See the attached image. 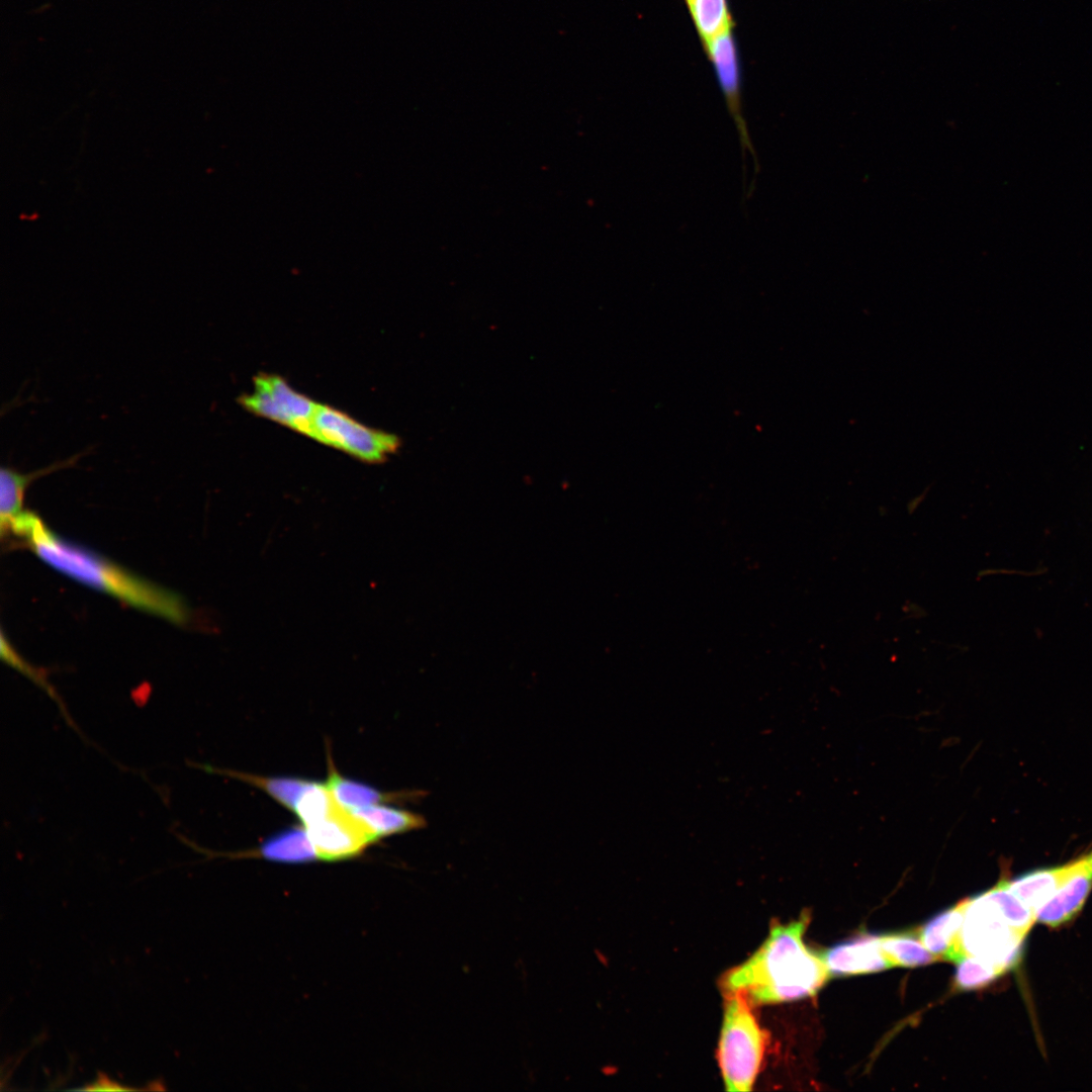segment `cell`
I'll list each match as a JSON object with an SVG mask.
<instances>
[{
  "label": "cell",
  "instance_id": "6da1fadb",
  "mask_svg": "<svg viewBox=\"0 0 1092 1092\" xmlns=\"http://www.w3.org/2000/svg\"><path fill=\"white\" fill-rule=\"evenodd\" d=\"M8 533L21 538L42 561L75 580L173 623L189 619V609L179 595L61 538L32 512L16 516Z\"/></svg>",
  "mask_w": 1092,
  "mask_h": 1092
},
{
  "label": "cell",
  "instance_id": "7a4b0ae2",
  "mask_svg": "<svg viewBox=\"0 0 1092 1092\" xmlns=\"http://www.w3.org/2000/svg\"><path fill=\"white\" fill-rule=\"evenodd\" d=\"M809 921V913H803L797 920L774 924L758 949L724 975V991H738L752 1005L815 995L831 976L821 953L804 942Z\"/></svg>",
  "mask_w": 1092,
  "mask_h": 1092
},
{
  "label": "cell",
  "instance_id": "3957f363",
  "mask_svg": "<svg viewBox=\"0 0 1092 1092\" xmlns=\"http://www.w3.org/2000/svg\"><path fill=\"white\" fill-rule=\"evenodd\" d=\"M718 1062L728 1091H750L763 1060L766 1035L752 1004L738 991L725 992Z\"/></svg>",
  "mask_w": 1092,
  "mask_h": 1092
},
{
  "label": "cell",
  "instance_id": "277c9868",
  "mask_svg": "<svg viewBox=\"0 0 1092 1092\" xmlns=\"http://www.w3.org/2000/svg\"><path fill=\"white\" fill-rule=\"evenodd\" d=\"M1024 938L987 891L967 899L961 931L965 956L978 958L1005 973L1017 963Z\"/></svg>",
  "mask_w": 1092,
  "mask_h": 1092
},
{
  "label": "cell",
  "instance_id": "5b68a950",
  "mask_svg": "<svg viewBox=\"0 0 1092 1092\" xmlns=\"http://www.w3.org/2000/svg\"><path fill=\"white\" fill-rule=\"evenodd\" d=\"M310 438L367 463H380L400 447L393 434L362 425L328 404L317 403Z\"/></svg>",
  "mask_w": 1092,
  "mask_h": 1092
},
{
  "label": "cell",
  "instance_id": "8992f818",
  "mask_svg": "<svg viewBox=\"0 0 1092 1092\" xmlns=\"http://www.w3.org/2000/svg\"><path fill=\"white\" fill-rule=\"evenodd\" d=\"M248 412L266 418L310 438L317 403L294 390L279 375L259 373L254 390L238 397Z\"/></svg>",
  "mask_w": 1092,
  "mask_h": 1092
},
{
  "label": "cell",
  "instance_id": "52a82bcc",
  "mask_svg": "<svg viewBox=\"0 0 1092 1092\" xmlns=\"http://www.w3.org/2000/svg\"><path fill=\"white\" fill-rule=\"evenodd\" d=\"M305 828L318 859L327 861L357 857L378 841L351 811L338 803L323 819Z\"/></svg>",
  "mask_w": 1092,
  "mask_h": 1092
},
{
  "label": "cell",
  "instance_id": "ba28073f",
  "mask_svg": "<svg viewBox=\"0 0 1092 1092\" xmlns=\"http://www.w3.org/2000/svg\"><path fill=\"white\" fill-rule=\"evenodd\" d=\"M705 43L714 63L729 113L738 132L743 160L749 154L757 171L756 154L741 109L738 66L730 29Z\"/></svg>",
  "mask_w": 1092,
  "mask_h": 1092
},
{
  "label": "cell",
  "instance_id": "9c48e42d",
  "mask_svg": "<svg viewBox=\"0 0 1092 1092\" xmlns=\"http://www.w3.org/2000/svg\"><path fill=\"white\" fill-rule=\"evenodd\" d=\"M821 957L831 977L869 974L894 968L879 934L861 932L823 950Z\"/></svg>",
  "mask_w": 1092,
  "mask_h": 1092
},
{
  "label": "cell",
  "instance_id": "30bf717a",
  "mask_svg": "<svg viewBox=\"0 0 1092 1092\" xmlns=\"http://www.w3.org/2000/svg\"><path fill=\"white\" fill-rule=\"evenodd\" d=\"M1092 890V849L1069 862V873L1058 891L1043 904L1037 921L1058 927L1072 920Z\"/></svg>",
  "mask_w": 1092,
  "mask_h": 1092
},
{
  "label": "cell",
  "instance_id": "8fae6325",
  "mask_svg": "<svg viewBox=\"0 0 1092 1092\" xmlns=\"http://www.w3.org/2000/svg\"><path fill=\"white\" fill-rule=\"evenodd\" d=\"M967 899L937 913L917 931L925 947L938 961L957 963L965 957L961 943Z\"/></svg>",
  "mask_w": 1092,
  "mask_h": 1092
},
{
  "label": "cell",
  "instance_id": "7c38bea8",
  "mask_svg": "<svg viewBox=\"0 0 1092 1092\" xmlns=\"http://www.w3.org/2000/svg\"><path fill=\"white\" fill-rule=\"evenodd\" d=\"M83 453L85 452L77 453L65 460L55 462L49 466L28 473H20L10 467H1L0 529L2 536L8 533L12 520L23 511L22 504L27 486L40 476L60 469L72 467L84 455Z\"/></svg>",
  "mask_w": 1092,
  "mask_h": 1092
},
{
  "label": "cell",
  "instance_id": "4fadbf2b",
  "mask_svg": "<svg viewBox=\"0 0 1092 1092\" xmlns=\"http://www.w3.org/2000/svg\"><path fill=\"white\" fill-rule=\"evenodd\" d=\"M328 758L329 772L325 782L335 801L343 808L353 811L372 805L411 800L420 792H382L376 788L342 776Z\"/></svg>",
  "mask_w": 1092,
  "mask_h": 1092
},
{
  "label": "cell",
  "instance_id": "5bb4252c",
  "mask_svg": "<svg viewBox=\"0 0 1092 1092\" xmlns=\"http://www.w3.org/2000/svg\"><path fill=\"white\" fill-rule=\"evenodd\" d=\"M245 854L289 864L307 863L318 859L304 825L285 828L265 839L257 849Z\"/></svg>",
  "mask_w": 1092,
  "mask_h": 1092
},
{
  "label": "cell",
  "instance_id": "9a60e30c",
  "mask_svg": "<svg viewBox=\"0 0 1092 1092\" xmlns=\"http://www.w3.org/2000/svg\"><path fill=\"white\" fill-rule=\"evenodd\" d=\"M1068 873L1069 862L1035 870L1006 883L1009 890L1037 917L1039 909L1058 891Z\"/></svg>",
  "mask_w": 1092,
  "mask_h": 1092
},
{
  "label": "cell",
  "instance_id": "2e32d148",
  "mask_svg": "<svg viewBox=\"0 0 1092 1092\" xmlns=\"http://www.w3.org/2000/svg\"><path fill=\"white\" fill-rule=\"evenodd\" d=\"M379 840L383 837L423 828L426 820L420 814L389 807L372 805L351 811Z\"/></svg>",
  "mask_w": 1092,
  "mask_h": 1092
},
{
  "label": "cell",
  "instance_id": "e0dca14e",
  "mask_svg": "<svg viewBox=\"0 0 1092 1092\" xmlns=\"http://www.w3.org/2000/svg\"><path fill=\"white\" fill-rule=\"evenodd\" d=\"M203 767L208 771L225 775L251 784L292 812L302 794L314 783L313 781L293 777H261L230 769Z\"/></svg>",
  "mask_w": 1092,
  "mask_h": 1092
},
{
  "label": "cell",
  "instance_id": "ac0fdd59",
  "mask_svg": "<svg viewBox=\"0 0 1092 1092\" xmlns=\"http://www.w3.org/2000/svg\"><path fill=\"white\" fill-rule=\"evenodd\" d=\"M879 936L881 945L894 967L914 968L938 961L925 947L917 929L882 933Z\"/></svg>",
  "mask_w": 1092,
  "mask_h": 1092
},
{
  "label": "cell",
  "instance_id": "d6986e66",
  "mask_svg": "<svg viewBox=\"0 0 1092 1092\" xmlns=\"http://www.w3.org/2000/svg\"><path fill=\"white\" fill-rule=\"evenodd\" d=\"M686 1L705 42L730 29V17L725 0Z\"/></svg>",
  "mask_w": 1092,
  "mask_h": 1092
},
{
  "label": "cell",
  "instance_id": "ffe728a7",
  "mask_svg": "<svg viewBox=\"0 0 1092 1092\" xmlns=\"http://www.w3.org/2000/svg\"><path fill=\"white\" fill-rule=\"evenodd\" d=\"M954 990H975L989 985L1004 973L998 968L972 956H965L956 963Z\"/></svg>",
  "mask_w": 1092,
  "mask_h": 1092
},
{
  "label": "cell",
  "instance_id": "44dd1931",
  "mask_svg": "<svg viewBox=\"0 0 1092 1092\" xmlns=\"http://www.w3.org/2000/svg\"><path fill=\"white\" fill-rule=\"evenodd\" d=\"M336 803L326 784L314 782L302 794L293 812L302 825L308 826L323 819Z\"/></svg>",
  "mask_w": 1092,
  "mask_h": 1092
},
{
  "label": "cell",
  "instance_id": "7402d4cb",
  "mask_svg": "<svg viewBox=\"0 0 1092 1092\" xmlns=\"http://www.w3.org/2000/svg\"><path fill=\"white\" fill-rule=\"evenodd\" d=\"M1 657L5 662H7V664L13 666L17 670H19L20 672L25 674L27 677H29L31 680H33L36 685H38L42 690H44L49 694V696L53 700H55L57 702V704L59 705L60 710L63 712L64 716L67 718V721H68V717L66 715V712H64L65 707L62 704V702L60 701V698L56 694L54 688L49 684L47 678L44 676H42L40 671L34 669L30 664L25 662L16 653V651L13 649V647L10 645V643L4 637V634L1 635Z\"/></svg>",
  "mask_w": 1092,
  "mask_h": 1092
},
{
  "label": "cell",
  "instance_id": "603a6c76",
  "mask_svg": "<svg viewBox=\"0 0 1092 1092\" xmlns=\"http://www.w3.org/2000/svg\"><path fill=\"white\" fill-rule=\"evenodd\" d=\"M84 1090L89 1091H127L134 1090L133 1088L124 1087L116 1082L111 1081L106 1076H99L95 1081L86 1085Z\"/></svg>",
  "mask_w": 1092,
  "mask_h": 1092
}]
</instances>
